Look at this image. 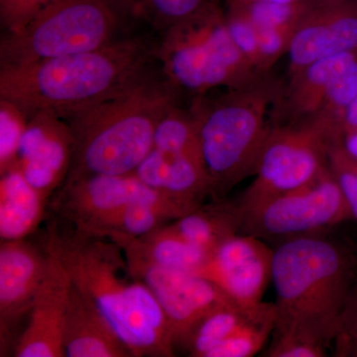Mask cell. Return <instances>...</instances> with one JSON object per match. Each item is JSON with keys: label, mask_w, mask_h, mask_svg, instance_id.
<instances>
[{"label": "cell", "mask_w": 357, "mask_h": 357, "mask_svg": "<svg viewBox=\"0 0 357 357\" xmlns=\"http://www.w3.org/2000/svg\"><path fill=\"white\" fill-rule=\"evenodd\" d=\"M136 278L146 284L163 310L176 345L185 344L211 312L234 304L215 283L192 272L128 260Z\"/></svg>", "instance_id": "10"}, {"label": "cell", "mask_w": 357, "mask_h": 357, "mask_svg": "<svg viewBox=\"0 0 357 357\" xmlns=\"http://www.w3.org/2000/svg\"><path fill=\"white\" fill-rule=\"evenodd\" d=\"M138 20L164 33L174 26L222 11L220 0H128Z\"/></svg>", "instance_id": "24"}, {"label": "cell", "mask_w": 357, "mask_h": 357, "mask_svg": "<svg viewBox=\"0 0 357 357\" xmlns=\"http://www.w3.org/2000/svg\"><path fill=\"white\" fill-rule=\"evenodd\" d=\"M148 187L199 208L211 195L203 160L153 148L133 172Z\"/></svg>", "instance_id": "17"}, {"label": "cell", "mask_w": 357, "mask_h": 357, "mask_svg": "<svg viewBox=\"0 0 357 357\" xmlns=\"http://www.w3.org/2000/svg\"><path fill=\"white\" fill-rule=\"evenodd\" d=\"M63 344L68 357L132 356L98 307L74 284L70 289Z\"/></svg>", "instance_id": "18"}, {"label": "cell", "mask_w": 357, "mask_h": 357, "mask_svg": "<svg viewBox=\"0 0 357 357\" xmlns=\"http://www.w3.org/2000/svg\"><path fill=\"white\" fill-rule=\"evenodd\" d=\"M0 173L16 163L27 119L9 103L0 102Z\"/></svg>", "instance_id": "28"}, {"label": "cell", "mask_w": 357, "mask_h": 357, "mask_svg": "<svg viewBox=\"0 0 357 357\" xmlns=\"http://www.w3.org/2000/svg\"><path fill=\"white\" fill-rule=\"evenodd\" d=\"M52 0H0V24L4 32L20 31Z\"/></svg>", "instance_id": "33"}, {"label": "cell", "mask_w": 357, "mask_h": 357, "mask_svg": "<svg viewBox=\"0 0 357 357\" xmlns=\"http://www.w3.org/2000/svg\"><path fill=\"white\" fill-rule=\"evenodd\" d=\"M0 175L1 241L25 239L43 220L48 199L29 184L16 164Z\"/></svg>", "instance_id": "20"}, {"label": "cell", "mask_w": 357, "mask_h": 357, "mask_svg": "<svg viewBox=\"0 0 357 357\" xmlns=\"http://www.w3.org/2000/svg\"><path fill=\"white\" fill-rule=\"evenodd\" d=\"M112 241L121 246L128 260L195 274L210 256L187 241L172 225H163L136 238L119 237Z\"/></svg>", "instance_id": "19"}, {"label": "cell", "mask_w": 357, "mask_h": 357, "mask_svg": "<svg viewBox=\"0 0 357 357\" xmlns=\"http://www.w3.org/2000/svg\"><path fill=\"white\" fill-rule=\"evenodd\" d=\"M153 148L203 160L198 128L190 107L182 109L177 102L167 109L157 124Z\"/></svg>", "instance_id": "25"}, {"label": "cell", "mask_w": 357, "mask_h": 357, "mask_svg": "<svg viewBox=\"0 0 357 357\" xmlns=\"http://www.w3.org/2000/svg\"><path fill=\"white\" fill-rule=\"evenodd\" d=\"M311 3L312 0H303L296 3L229 0L227 6L243 13L256 28H277L293 31Z\"/></svg>", "instance_id": "27"}, {"label": "cell", "mask_w": 357, "mask_h": 357, "mask_svg": "<svg viewBox=\"0 0 357 357\" xmlns=\"http://www.w3.org/2000/svg\"><path fill=\"white\" fill-rule=\"evenodd\" d=\"M328 347L293 333H274L268 357H325Z\"/></svg>", "instance_id": "32"}, {"label": "cell", "mask_w": 357, "mask_h": 357, "mask_svg": "<svg viewBox=\"0 0 357 357\" xmlns=\"http://www.w3.org/2000/svg\"><path fill=\"white\" fill-rule=\"evenodd\" d=\"M276 307L269 303L266 310L248 325L243 326L231 337L223 340L206 357H251L258 354L276 325Z\"/></svg>", "instance_id": "26"}, {"label": "cell", "mask_w": 357, "mask_h": 357, "mask_svg": "<svg viewBox=\"0 0 357 357\" xmlns=\"http://www.w3.org/2000/svg\"><path fill=\"white\" fill-rule=\"evenodd\" d=\"M260 1L276 2V3H296L303 0H260Z\"/></svg>", "instance_id": "36"}, {"label": "cell", "mask_w": 357, "mask_h": 357, "mask_svg": "<svg viewBox=\"0 0 357 357\" xmlns=\"http://www.w3.org/2000/svg\"><path fill=\"white\" fill-rule=\"evenodd\" d=\"M178 91L152 73L109 100L61 115L73 137L65 182L133 173L153 149L157 124L177 103Z\"/></svg>", "instance_id": "3"}, {"label": "cell", "mask_w": 357, "mask_h": 357, "mask_svg": "<svg viewBox=\"0 0 357 357\" xmlns=\"http://www.w3.org/2000/svg\"><path fill=\"white\" fill-rule=\"evenodd\" d=\"M197 208H199L183 203L164 192H156L146 199L128 204L114 217L102 223L89 236L109 239L119 237L136 238L163 227L168 220H177Z\"/></svg>", "instance_id": "21"}, {"label": "cell", "mask_w": 357, "mask_h": 357, "mask_svg": "<svg viewBox=\"0 0 357 357\" xmlns=\"http://www.w3.org/2000/svg\"><path fill=\"white\" fill-rule=\"evenodd\" d=\"M258 33V70L268 74L284 53H287L292 30L256 28Z\"/></svg>", "instance_id": "31"}, {"label": "cell", "mask_w": 357, "mask_h": 357, "mask_svg": "<svg viewBox=\"0 0 357 357\" xmlns=\"http://www.w3.org/2000/svg\"><path fill=\"white\" fill-rule=\"evenodd\" d=\"M340 144L352 158L357 160V131L345 134L340 140Z\"/></svg>", "instance_id": "35"}, {"label": "cell", "mask_w": 357, "mask_h": 357, "mask_svg": "<svg viewBox=\"0 0 357 357\" xmlns=\"http://www.w3.org/2000/svg\"><path fill=\"white\" fill-rule=\"evenodd\" d=\"M156 46L129 36L86 53L17 68H0V102L27 121L39 112L61 115L119 95L152 74Z\"/></svg>", "instance_id": "2"}, {"label": "cell", "mask_w": 357, "mask_h": 357, "mask_svg": "<svg viewBox=\"0 0 357 357\" xmlns=\"http://www.w3.org/2000/svg\"><path fill=\"white\" fill-rule=\"evenodd\" d=\"M44 249L55 256L73 284L109 321L132 356H174L168 319L146 284L136 278L119 244L107 237L48 225Z\"/></svg>", "instance_id": "1"}, {"label": "cell", "mask_w": 357, "mask_h": 357, "mask_svg": "<svg viewBox=\"0 0 357 357\" xmlns=\"http://www.w3.org/2000/svg\"><path fill=\"white\" fill-rule=\"evenodd\" d=\"M273 255L259 237L236 234L211 252L197 274L215 283L234 304L255 307L263 302L272 280Z\"/></svg>", "instance_id": "11"}, {"label": "cell", "mask_w": 357, "mask_h": 357, "mask_svg": "<svg viewBox=\"0 0 357 357\" xmlns=\"http://www.w3.org/2000/svg\"><path fill=\"white\" fill-rule=\"evenodd\" d=\"M335 342H337L338 356L344 354V356H357V310L351 302Z\"/></svg>", "instance_id": "34"}, {"label": "cell", "mask_w": 357, "mask_h": 357, "mask_svg": "<svg viewBox=\"0 0 357 357\" xmlns=\"http://www.w3.org/2000/svg\"><path fill=\"white\" fill-rule=\"evenodd\" d=\"M136 20L128 0H52L20 31L3 32L0 68L98 50L131 36Z\"/></svg>", "instance_id": "6"}, {"label": "cell", "mask_w": 357, "mask_h": 357, "mask_svg": "<svg viewBox=\"0 0 357 357\" xmlns=\"http://www.w3.org/2000/svg\"><path fill=\"white\" fill-rule=\"evenodd\" d=\"M73 137L64 119L39 112L27 122L16 165L45 198L64 184L72 162Z\"/></svg>", "instance_id": "14"}, {"label": "cell", "mask_w": 357, "mask_h": 357, "mask_svg": "<svg viewBox=\"0 0 357 357\" xmlns=\"http://www.w3.org/2000/svg\"><path fill=\"white\" fill-rule=\"evenodd\" d=\"M48 253L25 239L0 244V337L6 344L13 328L29 314L43 280Z\"/></svg>", "instance_id": "16"}, {"label": "cell", "mask_w": 357, "mask_h": 357, "mask_svg": "<svg viewBox=\"0 0 357 357\" xmlns=\"http://www.w3.org/2000/svg\"><path fill=\"white\" fill-rule=\"evenodd\" d=\"M328 164L349 204L352 218L357 220V160L352 158L340 142H335L328 149Z\"/></svg>", "instance_id": "29"}, {"label": "cell", "mask_w": 357, "mask_h": 357, "mask_svg": "<svg viewBox=\"0 0 357 357\" xmlns=\"http://www.w3.org/2000/svg\"><path fill=\"white\" fill-rule=\"evenodd\" d=\"M203 206L172 223L190 243L208 255L229 237L241 234V222L236 204L223 203Z\"/></svg>", "instance_id": "22"}, {"label": "cell", "mask_w": 357, "mask_h": 357, "mask_svg": "<svg viewBox=\"0 0 357 357\" xmlns=\"http://www.w3.org/2000/svg\"><path fill=\"white\" fill-rule=\"evenodd\" d=\"M156 58L164 77L195 96L211 89L243 88L266 76L237 48L225 22V10L182 23L162 33Z\"/></svg>", "instance_id": "7"}, {"label": "cell", "mask_w": 357, "mask_h": 357, "mask_svg": "<svg viewBox=\"0 0 357 357\" xmlns=\"http://www.w3.org/2000/svg\"><path fill=\"white\" fill-rule=\"evenodd\" d=\"M156 192L134 173L93 175L65 182L53 204L59 215L72 222L77 231L93 234L122 208Z\"/></svg>", "instance_id": "12"}, {"label": "cell", "mask_w": 357, "mask_h": 357, "mask_svg": "<svg viewBox=\"0 0 357 357\" xmlns=\"http://www.w3.org/2000/svg\"><path fill=\"white\" fill-rule=\"evenodd\" d=\"M282 84L266 75L255 83L231 89L217 98L195 96L190 109L198 128L199 149L210 177L211 196L222 195L255 175L272 126L270 107Z\"/></svg>", "instance_id": "5"}, {"label": "cell", "mask_w": 357, "mask_h": 357, "mask_svg": "<svg viewBox=\"0 0 357 357\" xmlns=\"http://www.w3.org/2000/svg\"><path fill=\"white\" fill-rule=\"evenodd\" d=\"M48 255L46 272L28 314L27 326L16 342L14 356L17 357L65 356L63 340L73 283L62 263L50 253Z\"/></svg>", "instance_id": "15"}, {"label": "cell", "mask_w": 357, "mask_h": 357, "mask_svg": "<svg viewBox=\"0 0 357 357\" xmlns=\"http://www.w3.org/2000/svg\"><path fill=\"white\" fill-rule=\"evenodd\" d=\"M241 234L259 238L312 236L351 220V211L330 168L311 184L239 213Z\"/></svg>", "instance_id": "9"}, {"label": "cell", "mask_w": 357, "mask_h": 357, "mask_svg": "<svg viewBox=\"0 0 357 357\" xmlns=\"http://www.w3.org/2000/svg\"><path fill=\"white\" fill-rule=\"evenodd\" d=\"M268 305L269 303L264 302L255 307L229 304L211 312L201 321L185 342L190 356L206 357L213 347L259 317Z\"/></svg>", "instance_id": "23"}, {"label": "cell", "mask_w": 357, "mask_h": 357, "mask_svg": "<svg viewBox=\"0 0 357 357\" xmlns=\"http://www.w3.org/2000/svg\"><path fill=\"white\" fill-rule=\"evenodd\" d=\"M225 15L227 29L237 48L258 70V33L255 25L243 13L231 6H227Z\"/></svg>", "instance_id": "30"}, {"label": "cell", "mask_w": 357, "mask_h": 357, "mask_svg": "<svg viewBox=\"0 0 357 357\" xmlns=\"http://www.w3.org/2000/svg\"><path fill=\"white\" fill-rule=\"evenodd\" d=\"M351 256L314 236L284 241L274 250L276 291L273 333H293L328 347L335 340L351 302Z\"/></svg>", "instance_id": "4"}, {"label": "cell", "mask_w": 357, "mask_h": 357, "mask_svg": "<svg viewBox=\"0 0 357 357\" xmlns=\"http://www.w3.org/2000/svg\"><path fill=\"white\" fill-rule=\"evenodd\" d=\"M357 51V0H312L289 43V76L321 59Z\"/></svg>", "instance_id": "13"}, {"label": "cell", "mask_w": 357, "mask_h": 357, "mask_svg": "<svg viewBox=\"0 0 357 357\" xmlns=\"http://www.w3.org/2000/svg\"><path fill=\"white\" fill-rule=\"evenodd\" d=\"M332 140L311 122L274 123L256 164L255 178L241 202L239 213H248L316 181L328 168Z\"/></svg>", "instance_id": "8"}]
</instances>
